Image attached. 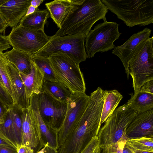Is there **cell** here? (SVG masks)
Instances as JSON below:
<instances>
[{
    "instance_id": "3",
    "label": "cell",
    "mask_w": 153,
    "mask_h": 153,
    "mask_svg": "<svg viewBox=\"0 0 153 153\" xmlns=\"http://www.w3.org/2000/svg\"><path fill=\"white\" fill-rule=\"evenodd\" d=\"M108 10L128 26L153 22V0H101Z\"/></svg>"
},
{
    "instance_id": "34",
    "label": "cell",
    "mask_w": 153,
    "mask_h": 153,
    "mask_svg": "<svg viewBox=\"0 0 153 153\" xmlns=\"http://www.w3.org/2000/svg\"><path fill=\"white\" fill-rule=\"evenodd\" d=\"M10 47L7 36L0 34V52H2Z\"/></svg>"
},
{
    "instance_id": "2",
    "label": "cell",
    "mask_w": 153,
    "mask_h": 153,
    "mask_svg": "<svg viewBox=\"0 0 153 153\" xmlns=\"http://www.w3.org/2000/svg\"><path fill=\"white\" fill-rule=\"evenodd\" d=\"M108 9L100 0H83L73 8L52 38L66 35H80L86 37L97 21L106 20Z\"/></svg>"
},
{
    "instance_id": "15",
    "label": "cell",
    "mask_w": 153,
    "mask_h": 153,
    "mask_svg": "<svg viewBox=\"0 0 153 153\" xmlns=\"http://www.w3.org/2000/svg\"><path fill=\"white\" fill-rule=\"evenodd\" d=\"M31 0H8L0 6V13L8 26L17 25L25 15Z\"/></svg>"
},
{
    "instance_id": "44",
    "label": "cell",
    "mask_w": 153,
    "mask_h": 153,
    "mask_svg": "<svg viewBox=\"0 0 153 153\" xmlns=\"http://www.w3.org/2000/svg\"><path fill=\"white\" fill-rule=\"evenodd\" d=\"M0 85L3 88L5 89L4 85V83L3 82V80H2L1 75V69L0 67Z\"/></svg>"
},
{
    "instance_id": "5",
    "label": "cell",
    "mask_w": 153,
    "mask_h": 153,
    "mask_svg": "<svg viewBox=\"0 0 153 153\" xmlns=\"http://www.w3.org/2000/svg\"><path fill=\"white\" fill-rule=\"evenodd\" d=\"M137 112L126 104L116 108L100 129L97 135L99 146L105 151L111 144L123 137H126V130Z\"/></svg>"
},
{
    "instance_id": "12",
    "label": "cell",
    "mask_w": 153,
    "mask_h": 153,
    "mask_svg": "<svg viewBox=\"0 0 153 153\" xmlns=\"http://www.w3.org/2000/svg\"><path fill=\"white\" fill-rule=\"evenodd\" d=\"M21 145L30 147L36 152L43 148L44 143L38 121L29 108H22Z\"/></svg>"
},
{
    "instance_id": "8",
    "label": "cell",
    "mask_w": 153,
    "mask_h": 153,
    "mask_svg": "<svg viewBox=\"0 0 153 153\" xmlns=\"http://www.w3.org/2000/svg\"><path fill=\"white\" fill-rule=\"evenodd\" d=\"M118 27L116 22L106 20L90 30L85 37V44L88 58L93 57L98 52H106L114 49L115 47L114 42L122 33L119 31Z\"/></svg>"
},
{
    "instance_id": "36",
    "label": "cell",
    "mask_w": 153,
    "mask_h": 153,
    "mask_svg": "<svg viewBox=\"0 0 153 153\" xmlns=\"http://www.w3.org/2000/svg\"><path fill=\"white\" fill-rule=\"evenodd\" d=\"M0 153H17V151L13 147L0 145Z\"/></svg>"
},
{
    "instance_id": "37",
    "label": "cell",
    "mask_w": 153,
    "mask_h": 153,
    "mask_svg": "<svg viewBox=\"0 0 153 153\" xmlns=\"http://www.w3.org/2000/svg\"><path fill=\"white\" fill-rule=\"evenodd\" d=\"M8 26L5 20L0 13V33H4Z\"/></svg>"
},
{
    "instance_id": "17",
    "label": "cell",
    "mask_w": 153,
    "mask_h": 153,
    "mask_svg": "<svg viewBox=\"0 0 153 153\" xmlns=\"http://www.w3.org/2000/svg\"><path fill=\"white\" fill-rule=\"evenodd\" d=\"M28 108L38 121L42 138L45 145L57 151V133L48 128L43 120L39 111L37 94H33L30 97Z\"/></svg>"
},
{
    "instance_id": "49",
    "label": "cell",
    "mask_w": 153,
    "mask_h": 153,
    "mask_svg": "<svg viewBox=\"0 0 153 153\" xmlns=\"http://www.w3.org/2000/svg\"></svg>"
},
{
    "instance_id": "35",
    "label": "cell",
    "mask_w": 153,
    "mask_h": 153,
    "mask_svg": "<svg viewBox=\"0 0 153 153\" xmlns=\"http://www.w3.org/2000/svg\"><path fill=\"white\" fill-rule=\"evenodd\" d=\"M17 153H34V150L27 146L21 145L16 149Z\"/></svg>"
},
{
    "instance_id": "32",
    "label": "cell",
    "mask_w": 153,
    "mask_h": 153,
    "mask_svg": "<svg viewBox=\"0 0 153 153\" xmlns=\"http://www.w3.org/2000/svg\"><path fill=\"white\" fill-rule=\"evenodd\" d=\"M98 146L99 141L97 136L92 139L81 153H94Z\"/></svg>"
},
{
    "instance_id": "38",
    "label": "cell",
    "mask_w": 153,
    "mask_h": 153,
    "mask_svg": "<svg viewBox=\"0 0 153 153\" xmlns=\"http://www.w3.org/2000/svg\"><path fill=\"white\" fill-rule=\"evenodd\" d=\"M8 109H7L0 102V119L4 120V115Z\"/></svg>"
},
{
    "instance_id": "40",
    "label": "cell",
    "mask_w": 153,
    "mask_h": 153,
    "mask_svg": "<svg viewBox=\"0 0 153 153\" xmlns=\"http://www.w3.org/2000/svg\"><path fill=\"white\" fill-rule=\"evenodd\" d=\"M38 8H36L35 7L30 5L28 8L27 13L25 16H27L35 12Z\"/></svg>"
},
{
    "instance_id": "43",
    "label": "cell",
    "mask_w": 153,
    "mask_h": 153,
    "mask_svg": "<svg viewBox=\"0 0 153 153\" xmlns=\"http://www.w3.org/2000/svg\"><path fill=\"white\" fill-rule=\"evenodd\" d=\"M134 153H153V152L136 150L133 151Z\"/></svg>"
},
{
    "instance_id": "33",
    "label": "cell",
    "mask_w": 153,
    "mask_h": 153,
    "mask_svg": "<svg viewBox=\"0 0 153 153\" xmlns=\"http://www.w3.org/2000/svg\"><path fill=\"white\" fill-rule=\"evenodd\" d=\"M138 91L153 94V80L145 82Z\"/></svg>"
},
{
    "instance_id": "30",
    "label": "cell",
    "mask_w": 153,
    "mask_h": 153,
    "mask_svg": "<svg viewBox=\"0 0 153 153\" xmlns=\"http://www.w3.org/2000/svg\"><path fill=\"white\" fill-rule=\"evenodd\" d=\"M127 138L123 137L116 142L110 145L105 152L102 153H123Z\"/></svg>"
},
{
    "instance_id": "29",
    "label": "cell",
    "mask_w": 153,
    "mask_h": 153,
    "mask_svg": "<svg viewBox=\"0 0 153 153\" xmlns=\"http://www.w3.org/2000/svg\"><path fill=\"white\" fill-rule=\"evenodd\" d=\"M7 60L4 53L0 52L1 75L6 90L11 97L13 104L15 99L11 78L7 66Z\"/></svg>"
},
{
    "instance_id": "19",
    "label": "cell",
    "mask_w": 153,
    "mask_h": 153,
    "mask_svg": "<svg viewBox=\"0 0 153 153\" xmlns=\"http://www.w3.org/2000/svg\"><path fill=\"white\" fill-rule=\"evenodd\" d=\"M31 70L28 74H19L24 84L27 98L30 99L33 94H39L41 91L44 80V75L31 59Z\"/></svg>"
},
{
    "instance_id": "14",
    "label": "cell",
    "mask_w": 153,
    "mask_h": 153,
    "mask_svg": "<svg viewBox=\"0 0 153 153\" xmlns=\"http://www.w3.org/2000/svg\"><path fill=\"white\" fill-rule=\"evenodd\" d=\"M128 139L153 137V109L137 114L126 130Z\"/></svg>"
},
{
    "instance_id": "27",
    "label": "cell",
    "mask_w": 153,
    "mask_h": 153,
    "mask_svg": "<svg viewBox=\"0 0 153 153\" xmlns=\"http://www.w3.org/2000/svg\"><path fill=\"white\" fill-rule=\"evenodd\" d=\"M10 109L14 132L16 143L19 146L21 144L22 108L14 105Z\"/></svg>"
},
{
    "instance_id": "45",
    "label": "cell",
    "mask_w": 153,
    "mask_h": 153,
    "mask_svg": "<svg viewBox=\"0 0 153 153\" xmlns=\"http://www.w3.org/2000/svg\"><path fill=\"white\" fill-rule=\"evenodd\" d=\"M101 149L99 146H98L96 148L94 153H100Z\"/></svg>"
},
{
    "instance_id": "48",
    "label": "cell",
    "mask_w": 153,
    "mask_h": 153,
    "mask_svg": "<svg viewBox=\"0 0 153 153\" xmlns=\"http://www.w3.org/2000/svg\"><path fill=\"white\" fill-rule=\"evenodd\" d=\"M4 122V120L0 119V125L3 123Z\"/></svg>"
},
{
    "instance_id": "42",
    "label": "cell",
    "mask_w": 153,
    "mask_h": 153,
    "mask_svg": "<svg viewBox=\"0 0 153 153\" xmlns=\"http://www.w3.org/2000/svg\"><path fill=\"white\" fill-rule=\"evenodd\" d=\"M123 153H134V152L133 151L125 145L123 150Z\"/></svg>"
},
{
    "instance_id": "24",
    "label": "cell",
    "mask_w": 153,
    "mask_h": 153,
    "mask_svg": "<svg viewBox=\"0 0 153 153\" xmlns=\"http://www.w3.org/2000/svg\"><path fill=\"white\" fill-rule=\"evenodd\" d=\"M42 91H45L58 100L66 102L73 93L68 88L60 82L44 79Z\"/></svg>"
},
{
    "instance_id": "22",
    "label": "cell",
    "mask_w": 153,
    "mask_h": 153,
    "mask_svg": "<svg viewBox=\"0 0 153 153\" xmlns=\"http://www.w3.org/2000/svg\"><path fill=\"white\" fill-rule=\"evenodd\" d=\"M103 105L101 115L100 124L105 122L113 113L123 98L117 90L103 91Z\"/></svg>"
},
{
    "instance_id": "20",
    "label": "cell",
    "mask_w": 153,
    "mask_h": 153,
    "mask_svg": "<svg viewBox=\"0 0 153 153\" xmlns=\"http://www.w3.org/2000/svg\"><path fill=\"white\" fill-rule=\"evenodd\" d=\"M4 54L8 61L14 65L20 73L25 74L30 73L31 70V54L14 48Z\"/></svg>"
},
{
    "instance_id": "41",
    "label": "cell",
    "mask_w": 153,
    "mask_h": 153,
    "mask_svg": "<svg viewBox=\"0 0 153 153\" xmlns=\"http://www.w3.org/2000/svg\"><path fill=\"white\" fill-rule=\"evenodd\" d=\"M0 145L11 146H12L7 141L0 138Z\"/></svg>"
},
{
    "instance_id": "11",
    "label": "cell",
    "mask_w": 153,
    "mask_h": 153,
    "mask_svg": "<svg viewBox=\"0 0 153 153\" xmlns=\"http://www.w3.org/2000/svg\"><path fill=\"white\" fill-rule=\"evenodd\" d=\"M37 101L43 120L48 128L57 133L65 119L67 103L58 100L45 91L37 94Z\"/></svg>"
},
{
    "instance_id": "23",
    "label": "cell",
    "mask_w": 153,
    "mask_h": 153,
    "mask_svg": "<svg viewBox=\"0 0 153 153\" xmlns=\"http://www.w3.org/2000/svg\"><path fill=\"white\" fill-rule=\"evenodd\" d=\"M50 17L47 9L39 10L38 8L33 13L25 16L20 20L19 24L31 29L44 30V26Z\"/></svg>"
},
{
    "instance_id": "16",
    "label": "cell",
    "mask_w": 153,
    "mask_h": 153,
    "mask_svg": "<svg viewBox=\"0 0 153 153\" xmlns=\"http://www.w3.org/2000/svg\"><path fill=\"white\" fill-rule=\"evenodd\" d=\"M83 0H55L45 5L50 17L60 28L70 11L81 3Z\"/></svg>"
},
{
    "instance_id": "13",
    "label": "cell",
    "mask_w": 153,
    "mask_h": 153,
    "mask_svg": "<svg viewBox=\"0 0 153 153\" xmlns=\"http://www.w3.org/2000/svg\"><path fill=\"white\" fill-rule=\"evenodd\" d=\"M151 31L150 29L145 28L133 34L123 45L115 47L112 51V54L117 56L122 62L128 79L129 77L128 63L132 52L140 43L150 37Z\"/></svg>"
},
{
    "instance_id": "18",
    "label": "cell",
    "mask_w": 153,
    "mask_h": 153,
    "mask_svg": "<svg viewBox=\"0 0 153 153\" xmlns=\"http://www.w3.org/2000/svg\"><path fill=\"white\" fill-rule=\"evenodd\" d=\"M7 66L12 84L15 101L14 105L22 108H27L29 105L25 87L19 73L16 67L7 60Z\"/></svg>"
},
{
    "instance_id": "10",
    "label": "cell",
    "mask_w": 153,
    "mask_h": 153,
    "mask_svg": "<svg viewBox=\"0 0 153 153\" xmlns=\"http://www.w3.org/2000/svg\"><path fill=\"white\" fill-rule=\"evenodd\" d=\"M89 98L90 96L85 93H72L67 101L65 119L57 133L58 149L78 123L87 108Z\"/></svg>"
},
{
    "instance_id": "9",
    "label": "cell",
    "mask_w": 153,
    "mask_h": 153,
    "mask_svg": "<svg viewBox=\"0 0 153 153\" xmlns=\"http://www.w3.org/2000/svg\"><path fill=\"white\" fill-rule=\"evenodd\" d=\"M7 37L13 48L31 54L39 51L52 38L44 30L30 29L19 24L12 28Z\"/></svg>"
},
{
    "instance_id": "7",
    "label": "cell",
    "mask_w": 153,
    "mask_h": 153,
    "mask_svg": "<svg viewBox=\"0 0 153 153\" xmlns=\"http://www.w3.org/2000/svg\"><path fill=\"white\" fill-rule=\"evenodd\" d=\"M85 37L80 35H66L52 38L35 56L49 57L52 54L65 53L79 64L88 58L85 45Z\"/></svg>"
},
{
    "instance_id": "21",
    "label": "cell",
    "mask_w": 153,
    "mask_h": 153,
    "mask_svg": "<svg viewBox=\"0 0 153 153\" xmlns=\"http://www.w3.org/2000/svg\"><path fill=\"white\" fill-rule=\"evenodd\" d=\"M129 94L131 97L126 104L137 114L153 109V94L138 91Z\"/></svg>"
},
{
    "instance_id": "39",
    "label": "cell",
    "mask_w": 153,
    "mask_h": 153,
    "mask_svg": "<svg viewBox=\"0 0 153 153\" xmlns=\"http://www.w3.org/2000/svg\"><path fill=\"white\" fill-rule=\"evenodd\" d=\"M44 0H31L30 5L36 8H38L39 6L44 1Z\"/></svg>"
},
{
    "instance_id": "47",
    "label": "cell",
    "mask_w": 153,
    "mask_h": 153,
    "mask_svg": "<svg viewBox=\"0 0 153 153\" xmlns=\"http://www.w3.org/2000/svg\"><path fill=\"white\" fill-rule=\"evenodd\" d=\"M7 1V0H0V6Z\"/></svg>"
},
{
    "instance_id": "25",
    "label": "cell",
    "mask_w": 153,
    "mask_h": 153,
    "mask_svg": "<svg viewBox=\"0 0 153 153\" xmlns=\"http://www.w3.org/2000/svg\"><path fill=\"white\" fill-rule=\"evenodd\" d=\"M10 108L5 114L4 123L0 125V138L8 142L16 150L18 146L13 128Z\"/></svg>"
},
{
    "instance_id": "4",
    "label": "cell",
    "mask_w": 153,
    "mask_h": 153,
    "mask_svg": "<svg viewBox=\"0 0 153 153\" xmlns=\"http://www.w3.org/2000/svg\"><path fill=\"white\" fill-rule=\"evenodd\" d=\"M134 93L147 82L153 80V36L140 43L128 63Z\"/></svg>"
},
{
    "instance_id": "28",
    "label": "cell",
    "mask_w": 153,
    "mask_h": 153,
    "mask_svg": "<svg viewBox=\"0 0 153 153\" xmlns=\"http://www.w3.org/2000/svg\"><path fill=\"white\" fill-rule=\"evenodd\" d=\"M125 145L132 151L153 152V137H144L128 139Z\"/></svg>"
},
{
    "instance_id": "46",
    "label": "cell",
    "mask_w": 153,
    "mask_h": 153,
    "mask_svg": "<svg viewBox=\"0 0 153 153\" xmlns=\"http://www.w3.org/2000/svg\"><path fill=\"white\" fill-rule=\"evenodd\" d=\"M36 153H46L44 150L43 148H42L39 151L37 152Z\"/></svg>"
},
{
    "instance_id": "1",
    "label": "cell",
    "mask_w": 153,
    "mask_h": 153,
    "mask_svg": "<svg viewBox=\"0 0 153 153\" xmlns=\"http://www.w3.org/2000/svg\"><path fill=\"white\" fill-rule=\"evenodd\" d=\"M103 92L97 88L91 94L83 114L57 153H81L92 139L97 135L101 125Z\"/></svg>"
},
{
    "instance_id": "26",
    "label": "cell",
    "mask_w": 153,
    "mask_h": 153,
    "mask_svg": "<svg viewBox=\"0 0 153 153\" xmlns=\"http://www.w3.org/2000/svg\"><path fill=\"white\" fill-rule=\"evenodd\" d=\"M32 60L44 75V79L59 82L51 66L49 57L31 55Z\"/></svg>"
},
{
    "instance_id": "31",
    "label": "cell",
    "mask_w": 153,
    "mask_h": 153,
    "mask_svg": "<svg viewBox=\"0 0 153 153\" xmlns=\"http://www.w3.org/2000/svg\"><path fill=\"white\" fill-rule=\"evenodd\" d=\"M0 102L7 109L14 105L11 97L6 90L0 85Z\"/></svg>"
},
{
    "instance_id": "6",
    "label": "cell",
    "mask_w": 153,
    "mask_h": 153,
    "mask_svg": "<svg viewBox=\"0 0 153 153\" xmlns=\"http://www.w3.org/2000/svg\"><path fill=\"white\" fill-rule=\"evenodd\" d=\"M49 58L59 82L73 93H85V80L79 64L66 54L61 53H53Z\"/></svg>"
}]
</instances>
